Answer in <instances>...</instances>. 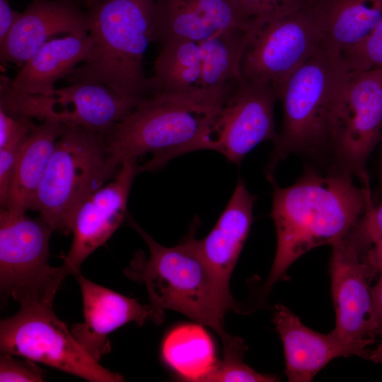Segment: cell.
Wrapping results in <instances>:
<instances>
[{
  "label": "cell",
  "mask_w": 382,
  "mask_h": 382,
  "mask_svg": "<svg viewBox=\"0 0 382 382\" xmlns=\"http://www.w3.org/2000/svg\"><path fill=\"white\" fill-rule=\"evenodd\" d=\"M54 231L41 218L0 212V285L1 293L16 301L30 299L52 305L62 280V265H49V241Z\"/></svg>",
  "instance_id": "ba28073f"
},
{
  "label": "cell",
  "mask_w": 382,
  "mask_h": 382,
  "mask_svg": "<svg viewBox=\"0 0 382 382\" xmlns=\"http://www.w3.org/2000/svg\"><path fill=\"white\" fill-rule=\"evenodd\" d=\"M305 0H238L241 11L249 22L286 16L303 6Z\"/></svg>",
  "instance_id": "f1b7e54d"
},
{
  "label": "cell",
  "mask_w": 382,
  "mask_h": 382,
  "mask_svg": "<svg viewBox=\"0 0 382 382\" xmlns=\"http://www.w3.org/2000/svg\"><path fill=\"white\" fill-rule=\"evenodd\" d=\"M273 323L283 344L290 382L311 381L331 360L351 356L332 330L328 334L313 330L282 304L275 305Z\"/></svg>",
  "instance_id": "ac0fdd59"
},
{
  "label": "cell",
  "mask_w": 382,
  "mask_h": 382,
  "mask_svg": "<svg viewBox=\"0 0 382 382\" xmlns=\"http://www.w3.org/2000/svg\"><path fill=\"white\" fill-rule=\"evenodd\" d=\"M378 183L375 195H373V201L375 204L377 201L382 197V152L379 161L378 168Z\"/></svg>",
  "instance_id": "d590c367"
},
{
  "label": "cell",
  "mask_w": 382,
  "mask_h": 382,
  "mask_svg": "<svg viewBox=\"0 0 382 382\" xmlns=\"http://www.w3.org/2000/svg\"><path fill=\"white\" fill-rule=\"evenodd\" d=\"M35 125L32 118L13 115L0 109V149L26 137Z\"/></svg>",
  "instance_id": "1f68e13d"
},
{
  "label": "cell",
  "mask_w": 382,
  "mask_h": 382,
  "mask_svg": "<svg viewBox=\"0 0 382 382\" xmlns=\"http://www.w3.org/2000/svg\"><path fill=\"white\" fill-rule=\"evenodd\" d=\"M120 167L103 134L82 127L64 126L30 209L38 212L53 231L68 234L79 205L112 180Z\"/></svg>",
  "instance_id": "8992f818"
},
{
  "label": "cell",
  "mask_w": 382,
  "mask_h": 382,
  "mask_svg": "<svg viewBox=\"0 0 382 382\" xmlns=\"http://www.w3.org/2000/svg\"><path fill=\"white\" fill-rule=\"evenodd\" d=\"M225 98L151 94L104 134L108 149L120 165L147 156L139 173L163 168L187 153L214 151L215 125Z\"/></svg>",
  "instance_id": "3957f363"
},
{
  "label": "cell",
  "mask_w": 382,
  "mask_h": 382,
  "mask_svg": "<svg viewBox=\"0 0 382 382\" xmlns=\"http://www.w3.org/2000/svg\"><path fill=\"white\" fill-rule=\"evenodd\" d=\"M273 375L257 372L245 364L243 359L223 358L201 380V382H273Z\"/></svg>",
  "instance_id": "83f0119b"
},
{
  "label": "cell",
  "mask_w": 382,
  "mask_h": 382,
  "mask_svg": "<svg viewBox=\"0 0 382 382\" xmlns=\"http://www.w3.org/2000/svg\"><path fill=\"white\" fill-rule=\"evenodd\" d=\"M129 225L146 243L149 255L137 251L125 270L126 276L145 285L150 305L160 311L179 312L213 329L220 337L224 354L243 352L242 339L228 335L224 318L229 311H241L225 285L205 261L195 243V229L178 245L156 242L127 215Z\"/></svg>",
  "instance_id": "7a4b0ae2"
},
{
  "label": "cell",
  "mask_w": 382,
  "mask_h": 382,
  "mask_svg": "<svg viewBox=\"0 0 382 382\" xmlns=\"http://www.w3.org/2000/svg\"><path fill=\"white\" fill-rule=\"evenodd\" d=\"M344 238L364 257L382 238V203L369 207Z\"/></svg>",
  "instance_id": "4316f807"
},
{
  "label": "cell",
  "mask_w": 382,
  "mask_h": 382,
  "mask_svg": "<svg viewBox=\"0 0 382 382\" xmlns=\"http://www.w3.org/2000/svg\"><path fill=\"white\" fill-rule=\"evenodd\" d=\"M255 200L239 180L213 228L203 239L195 240L205 261L228 286L253 223Z\"/></svg>",
  "instance_id": "d6986e66"
},
{
  "label": "cell",
  "mask_w": 382,
  "mask_h": 382,
  "mask_svg": "<svg viewBox=\"0 0 382 382\" xmlns=\"http://www.w3.org/2000/svg\"><path fill=\"white\" fill-rule=\"evenodd\" d=\"M88 33L85 0H32L0 44L1 64L23 66L59 34Z\"/></svg>",
  "instance_id": "2e32d148"
},
{
  "label": "cell",
  "mask_w": 382,
  "mask_h": 382,
  "mask_svg": "<svg viewBox=\"0 0 382 382\" xmlns=\"http://www.w3.org/2000/svg\"><path fill=\"white\" fill-rule=\"evenodd\" d=\"M378 345L368 353L367 359L378 364H382V335Z\"/></svg>",
  "instance_id": "8d00e7d4"
},
{
  "label": "cell",
  "mask_w": 382,
  "mask_h": 382,
  "mask_svg": "<svg viewBox=\"0 0 382 382\" xmlns=\"http://www.w3.org/2000/svg\"><path fill=\"white\" fill-rule=\"evenodd\" d=\"M250 28L238 0H156L154 42H200L219 30Z\"/></svg>",
  "instance_id": "e0dca14e"
},
{
  "label": "cell",
  "mask_w": 382,
  "mask_h": 382,
  "mask_svg": "<svg viewBox=\"0 0 382 382\" xmlns=\"http://www.w3.org/2000/svg\"><path fill=\"white\" fill-rule=\"evenodd\" d=\"M379 274L377 283L371 288V294L376 315L382 325V271Z\"/></svg>",
  "instance_id": "e575fe53"
},
{
  "label": "cell",
  "mask_w": 382,
  "mask_h": 382,
  "mask_svg": "<svg viewBox=\"0 0 382 382\" xmlns=\"http://www.w3.org/2000/svg\"><path fill=\"white\" fill-rule=\"evenodd\" d=\"M21 14L12 8L8 0H0V44L6 39Z\"/></svg>",
  "instance_id": "d6a6232c"
},
{
  "label": "cell",
  "mask_w": 382,
  "mask_h": 382,
  "mask_svg": "<svg viewBox=\"0 0 382 382\" xmlns=\"http://www.w3.org/2000/svg\"><path fill=\"white\" fill-rule=\"evenodd\" d=\"M349 72L340 54L323 47L307 59L279 90L282 123L265 166L268 181L278 164L292 154H327L336 108Z\"/></svg>",
  "instance_id": "5b68a950"
},
{
  "label": "cell",
  "mask_w": 382,
  "mask_h": 382,
  "mask_svg": "<svg viewBox=\"0 0 382 382\" xmlns=\"http://www.w3.org/2000/svg\"><path fill=\"white\" fill-rule=\"evenodd\" d=\"M139 102L127 99L102 84L76 83L49 95L19 94L9 89L0 93V107L18 116L53 120L106 134Z\"/></svg>",
  "instance_id": "8fae6325"
},
{
  "label": "cell",
  "mask_w": 382,
  "mask_h": 382,
  "mask_svg": "<svg viewBox=\"0 0 382 382\" xmlns=\"http://www.w3.org/2000/svg\"><path fill=\"white\" fill-rule=\"evenodd\" d=\"M160 45L154 64V75L149 78L150 95L212 94L201 89L199 42L180 40L169 41Z\"/></svg>",
  "instance_id": "cb8c5ba5"
},
{
  "label": "cell",
  "mask_w": 382,
  "mask_h": 382,
  "mask_svg": "<svg viewBox=\"0 0 382 382\" xmlns=\"http://www.w3.org/2000/svg\"><path fill=\"white\" fill-rule=\"evenodd\" d=\"M381 137L382 70L349 72L333 118L328 169L356 178L371 191L366 163Z\"/></svg>",
  "instance_id": "9c48e42d"
},
{
  "label": "cell",
  "mask_w": 382,
  "mask_h": 382,
  "mask_svg": "<svg viewBox=\"0 0 382 382\" xmlns=\"http://www.w3.org/2000/svg\"><path fill=\"white\" fill-rule=\"evenodd\" d=\"M19 311L1 320V354L19 356L92 382H119L122 376L99 364L58 318L52 305L22 299Z\"/></svg>",
  "instance_id": "52a82bcc"
},
{
  "label": "cell",
  "mask_w": 382,
  "mask_h": 382,
  "mask_svg": "<svg viewBox=\"0 0 382 382\" xmlns=\"http://www.w3.org/2000/svg\"><path fill=\"white\" fill-rule=\"evenodd\" d=\"M138 170L134 159H125L112 180L101 187L76 208L71 218L73 233L71 248L62 256L69 274L80 272L83 261L104 245L127 216L130 190Z\"/></svg>",
  "instance_id": "5bb4252c"
},
{
  "label": "cell",
  "mask_w": 382,
  "mask_h": 382,
  "mask_svg": "<svg viewBox=\"0 0 382 382\" xmlns=\"http://www.w3.org/2000/svg\"><path fill=\"white\" fill-rule=\"evenodd\" d=\"M161 357L186 381L201 382L218 361L214 342L200 323L170 330L162 342Z\"/></svg>",
  "instance_id": "d4e9b609"
},
{
  "label": "cell",
  "mask_w": 382,
  "mask_h": 382,
  "mask_svg": "<svg viewBox=\"0 0 382 382\" xmlns=\"http://www.w3.org/2000/svg\"><path fill=\"white\" fill-rule=\"evenodd\" d=\"M302 8L319 25L325 47L340 55L382 18V0H305Z\"/></svg>",
  "instance_id": "44dd1931"
},
{
  "label": "cell",
  "mask_w": 382,
  "mask_h": 382,
  "mask_svg": "<svg viewBox=\"0 0 382 382\" xmlns=\"http://www.w3.org/2000/svg\"><path fill=\"white\" fill-rule=\"evenodd\" d=\"M325 47L322 31L303 8L282 17L251 22L241 64L243 80L278 92L307 59Z\"/></svg>",
  "instance_id": "30bf717a"
},
{
  "label": "cell",
  "mask_w": 382,
  "mask_h": 382,
  "mask_svg": "<svg viewBox=\"0 0 382 382\" xmlns=\"http://www.w3.org/2000/svg\"><path fill=\"white\" fill-rule=\"evenodd\" d=\"M331 294L336 323L332 330L350 355L367 359V347L382 335L363 257L344 237L332 245Z\"/></svg>",
  "instance_id": "7c38bea8"
},
{
  "label": "cell",
  "mask_w": 382,
  "mask_h": 382,
  "mask_svg": "<svg viewBox=\"0 0 382 382\" xmlns=\"http://www.w3.org/2000/svg\"><path fill=\"white\" fill-rule=\"evenodd\" d=\"M250 31L232 27L199 42L203 91L224 96L242 79L241 59Z\"/></svg>",
  "instance_id": "603a6c76"
},
{
  "label": "cell",
  "mask_w": 382,
  "mask_h": 382,
  "mask_svg": "<svg viewBox=\"0 0 382 382\" xmlns=\"http://www.w3.org/2000/svg\"><path fill=\"white\" fill-rule=\"evenodd\" d=\"M27 136L15 139L0 149V204L1 208L5 207L11 180L22 145Z\"/></svg>",
  "instance_id": "4dcf8cb0"
},
{
  "label": "cell",
  "mask_w": 382,
  "mask_h": 382,
  "mask_svg": "<svg viewBox=\"0 0 382 382\" xmlns=\"http://www.w3.org/2000/svg\"><path fill=\"white\" fill-rule=\"evenodd\" d=\"M90 57L63 79L102 84L140 102L150 95L144 57L154 42L156 0H85Z\"/></svg>",
  "instance_id": "277c9868"
},
{
  "label": "cell",
  "mask_w": 382,
  "mask_h": 382,
  "mask_svg": "<svg viewBox=\"0 0 382 382\" xmlns=\"http://www.w3.org/2000/svg\"><path fill=\"white\" fill-rule=\"evenodd\" d=\"M270 183L277 248L265 292L283 279L303 255L340 241L366 209L374 205L371 191L357 185L351 175L331 170L322 174L307 168L286 187H279L274 179Z\"/></svg>",
  "instance_id": "6da1fadb"
},
{
  "label": "cell",
  "mask_w": 382,
  "mask_h": 382,
  "mask_svg": "<svg viewBox=\"0 0 382 382\" xmlns=\"http://www.w3.org/2000/svg\"><path fill=\"white\" fill-rule=\"evenodd\" d=\"M348 72L382 70V18L359 42L341 54Z\"/></svg>",
  "instance_id": "484cf974"
},
{
  "label": "cell",
  "mask_w": 382,
  "mask_h": 382,
  "mask_svg": "<svg viewBox=\"0 0 382 382\" xmlns=\"http://www.w3.org/2000/svg\"><path fill=\"white\" fill-rule=\"evenodd\" d=\"M369 279L382 271V238L363 257Z\"/></svg>",
  "instance_id": "836d02e7"
},
{
  "label": "cell",
  "mask_w": 382,
  "mask_h": 382,
  "mask_svg": "<svg viewBox=\"0 0 382 382\" xmlns=\"http://www.w3.org/2000/svg\"><path fill=\"white\" fill-rule=\"evenodd\" d=\"M277 88L241 79L226 95L215 125L214 151L239 165L259 144L277 137L274 108Z\"/></svg>",
  "instance_id": "4fadbf2b"
},
{
  "label": "cell",
  "mask_w": 382,
  "mask_h": 382,
  "mask_svg": "<svg viewBox=\"0 0 382 382\" xmlns=\"http://www.w3.org/2000/svg\"><path fill=\"white\" fill-rule=\"evenodd\" d=\"M93 42L88 33H73L45 42L25 62L13 79L1 81L19 94L49 95L54 83L66 77L91 56Z\"/></svg>",
  "instance_id": "ffe728a7"
},
{
  "label": "cell",
  "mask_w": 382,
  "mask_h": 382,
  "mask_svg": "<svg viewBox=\"0 0 382 382\" xmlns=\"http://www.w3.org/2000/svg\"><path fill=\"white\" fill-rule=\"evenodd\" d=\"M64 125L53 120L35 125L23 142L9 185L4 209L13 214L30 209L55 144Z\"/></svg>",
  "instance_id": "7402d4cb"
},
{
  "label": "cell",
  "mask_w": 382,
  "mask_h": 382,
  "mask_svg": "<svg viewBox=\"0 0 382 382\" xmlns=\"http://www.w3.org/2000/svg\"><path fill=\"white\" fill-rule=\"evenodd\" d=\"M82 294L84 321L74 325L71 331L75 339L96 361L110 349L108 335L120 327L134 322L142 325L151 320L161 323L163 312L144 306L86 279L80 272L74 275Z\"/></svg>",
  "instance_id": "9a60e30c"
},
{
  "label": "cell",
  "mask_w": 382,
  "mask_h": 382,
  "mask_svg": "<svg viewBox=\"0 0 382 382\" xmlns=\"http://www.w3.org/2000/svg\"><path fill=\"white\" fill-rule=\"evenodd\" d=\"M20 360L9 354L0 358V381L40 382L44 381V371L33 361Z\"/></svg>",
  "instance_id": "f546056e"
}]
</instances>
